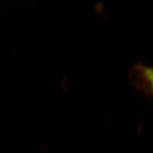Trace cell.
I'll return each mask as SVG.
<instances>
[{
	"label": "cell",
	"mask_w": 153,
	"mask_h": 153,
	"mask_svg": "<svg viewBox=\"0 0 153 153\" xmlns=\"http://www.w3.org/2000/svg\"><path fill=\"white\" fill-rule=\"evenodd\" d=\"M135 72L143 88L153 95V66H137Z\"/></svg>",
	"instance_id": "cell-1"
}]
</instances>
